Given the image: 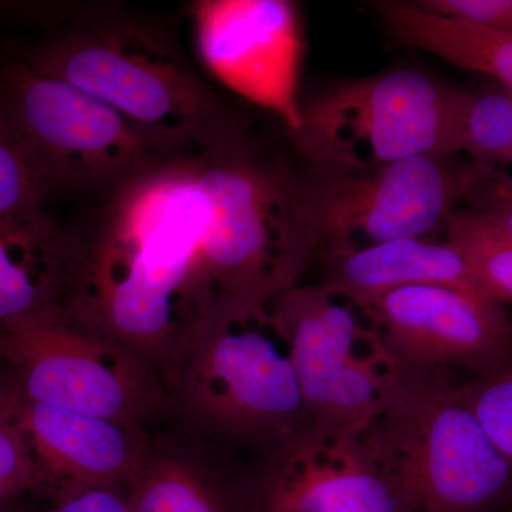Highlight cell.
<instances>
[{
  "label": "cell",
  "mask_w": 512,
  "mask_h": 512,
  "mask_svg": "<svg viewBox=\"0 0 512 512\" xmlns=\"http://www.w3.org/2000/svg\"><path fill=\"white\" fill-rule=\"evenodd\" d=\"M194 25L205 67L295 133L302 123L298 80L303 50L295 3L204 0L194 6Z\"/></svg>",
  "instance_id": "8fae6325"
},
{
  "label": "cell",
  "mask_w": 512,
  "mask_h": 512,
  "mask_svg": "<svg viewBox=\"0 0 512 512\" xmlns=\"http://www.w3.org/2000/svg\"><path fill=\"white\" fill-rule=\"evenodd\" d=\"M468 210L483 214L512 232V177L504 171L485 175L468 188L463 201Z\"/></svg>",
  "instance_id": "d4e9b609"
},
{
  "label": "cell",
  "mask_w": 512,
  "mask_h": 512,
  "mask_svg": "<svg viewBox=\"0 0 512 512\" xmlns=\"http://www.w3.org/2000/svg\"><path fill=\"white\" fill-rule=\"evenodd\" d=\"M481 429L512 467V359L488 375L461 386Z\"/></svg>",
  "instance_id": "44dd1931"
},
{
  "label": "cell",
  "mask_w": 512,
  "mask_h": 512,
  "mask_svg": "<svg viewBox=\"0 0 512 512\" xmlns=\"http://www.w3.org/2000/svg\"><path fill=\"white\" fill-rule=\"evenodd\" d=\"M202 210L201 254L218 292L268 306L298 286L318 241L298 175L232 131L191 161Z\"/></svg>",
  "instance_id": "3957f363"
},
{
  "label": "cell",
  "mask_w": 512,
  "mask_h": 512,
  "mask_svg": "<svg viewBox=\"0 0 512 512\" xmlns=\"http://www.w3.org/2000/svg\"><path fill=\"white\" fill-rule=\"evenodd\" d=\"M191 161L156 163L121 183L67 308L163 377L214 293L201 254Z\"/></svg>",
  "instance_id": "6da1fadb"
},
{
  "label": "cell",
  "mask_w": 512,
  "mask_h": 512,
  "mask_svg": "<svg viewBox=\"0 0 512 512\" xmlns=\"http://www.w3.org/2000/svg\"><path fill=\"white\" fill-rule=\"evenodd\" d=\"M470 94L413 69L345 80L302 104L293 147L316 171H365L406 158L454 156L461 153Z\"/></svg>",
  "instance_id": "8992f818"
},
{
  "label": "cell",
  "mask_w": 512,
  "mask_h": 512,
  "mask_svg": "<svg viewBox=\"0 0 512 512\" xmlns=\"http://www.w3.org/2000/svg\"><path fill=\"white\" fill-rule=\"evenodd\" d=\"M484 170L512 164V89L500 86L471 93L461 130V153Z\"/></svg>",
  "instance_id": "ffe728a7"
},
{
  "label": "cell",
  "mask_w": 512,
  "mask_h": 512,
  "mask_svg": "<svg viewBox=\"0 0 512 512\" xmlns=\"http://www.w3.org/2000/svg\"><path fill=\"white\" fill-rule=\"evenodd\" d=\"M177 426L265 461L306 426L291 349L268 306L215 292L164 376Z\"/></svg>",
  "instance_id": "7a4b0ae2"
},
{
  "label": "cell",
  "mask_w": 512,
  "mask_h": 512,
  "mask_svg": "<svg viewBox=\"0 0 512 512\" xmlns=\"http://www.w3.org/2000/svg\"><path fill=\"white\" fill-rule=\"evenodd\" d=\"M390 35L400 45L431 55L512 89V35L470 20L434 15L409 2L372 3Z\"/></svg>",
  "instance_id": "ac0fdd59"
},
{
  "label": "cell",
  "mask_w": 512,
  "mask_h": 512,
  "mask_svg": "<svg viewBox=\"0 0 512 512\" xmlns=\"http://www.w3.org/2000/svg\"><path fill=\"white\" fill-rule=\"evenodd\" d=\"M0 92L43 194L127 181L163 154L137 127L28 62L0 70Z\"/></svg>",
  "instance_id": "ba28073f"
},
{
  "label": "cell",
  "mask_w": 512,
  "mask_h": 512,
  "mask_svg": "<svg viewBox=\"0 0 512 512\" xmlns=\"http://www.w3.org/2000/svg\"><path fill=\"white\" fill-rule=\"evenodd\" d=\"M43 198L0 92V215L39 210Z\"/></svg>",
  "instance_id": "7402d4cb"
},
{
  "label": "cell",
  "mask_w": 512,
  "mask_h": 512,
  "mask_svg": "<svg viewBox=\"0 0 512 512\" xmlns=\"http://www.w3.org/2000/svg\"><path fill=\"white\" fill-rule=\"evenodd\" d=\"M326 259L322 285L357 306L416 285L454 286L485 295L466 256L447 239H393Z\"/></svg>",
  "instance_id": "e0dca14e"
},
{
  "label": "cell",
  "mask_w": 512,
  "mask_h": 512,
  "mask_svg": "<svg viewBox=\"0 0 512 512\" xmlns=\"http://www.w3.org/2000/svg\"><path fill=\"white\" fill-rule=\"evenodd\" d=\"M444 229L447 241L466 256L485 295L512 302V232L466 207L451 212Z\"/></svg>",
  "instance_id": "d6986e66"
},
{
  "label": "cell",
  "mask_w": 512,
  "mask_h": 512,
  "mask_svg": "<svg viewBox=\"0 0 512 512\" xmlns=\"http://www.w3.org/2000/svg\"><path fill=\"white\" fill-rule=\"evenodd\" d=\"M0 365L30 402L147 430L170 417L157 370L66 306L0 325Z\"/></svg>",
  "instance_id": "52a82bcc"
},
{
  "label": "cell",
  "mask_w": 512,
  "mask_h": 512,
  "mask_svg": "<svg viewBox=\"0 0 512 512\" xmlns=\"http://www.w3.org/2000/svg\"><path fill=\"white\" fill-rule=\"evenodd\" d=\"M409 3L434 15L470 20L512 35V0H416Z\"/></svg>",
  "instance_id": "cb8c5ba5"
},
{
  "label": "cell",
  "mask_w": 512,
  "mask_h": 512,
  "mask_svg": "<svg viewBox=\"0 0 512 512\" xmlns=\"http://www.w3.org/2000/svg\"><path fill=\"white\" fill-rule=\"evenodd\" d=\"M28 63L106 104L163 153L205 150L239 127L173 40L151 26L113 22L67 33Z\"/></svg>",
  "instance_id": "5b68a950"
},
{
  "label": "cell",
  "mask_w": 512,
  "mask_h": 512,
  "mask_svg": "<svg viewBox=\"0 0 512 512\" xmlns=\"http://www.w3.org/2000/svg\"><path fill=\"white\" fill-rule=\"evenodd\" d=\"M19 397L12 376L0 365V424L12 423Z\"/></svg>",
  "instance_id": "4316f807"
},
{
  "label": "cell",
  "mask_w": 512,
  "mask_h": 512,
  "mask_svg": "<svg viewBox=\"0 0 512 512\" xmlns=\"http://www.w3.org/2000/svg\"><path fill=\"white\" fill-rule=\"evenodd\" d=\"M264 473L265 512H402L362 433L306 424Z\"/></svg>",
  "instance_id": "5bb4252c"
},
{
  "label": "cell",
  "mask_w": 512,
  "mask_h": 512,
  "mask_svg": "<svg viewBox=\"0 0 512 512\" xmlns=\"http://www.w3.org/2000/svg\"><path fill=\"white\" fill-rule=\"evenodd\" d=\"M126 488L134 512H265L264 461L180 426L148 433Z\"/></svg>",
  "instance_id": "4fadbf2b"
},
{
  "label": "cell",
  "mask_w": 512,
  "mask_h": 512,
  "mask_svg": "<svg viewBox=\"0 0 512 512\" xmlns=\"http://www.w3.org/2000/svg\"><path fill=\"white\" fill-rule=\"evenodd\" d=\"M49 512H134L126 487L100 485L50 500Z\"/></svg>",
  "instance_id": "484cf974"
},
{
  "label": "cell",
  "mask_w": 512,
  "mask_h": 512,
  "mask_svg": "<svg viewBox=\"0 0 512 512\" xmlns=\"http://www.w3.org/2000/svg\"><path fill=\"white\" fill-rule=\"evenodd\" d=\"M453 156H420L365 171L309 170L303 212L325 256L446 228L468 188L494 173Z\"/></svg>",
  "instance_id": "9c48e42d"
},
{
  "label": "cell",
  "mask_w": 512,
  "mask_h": 512,
  "mask_svg": "<svg viewBox=\"0 0 512 512\" xmlns=\"http://www.w3.org/2000/svg\"><path fill=\"white\" fill-rule=\"evenodd\" d=\"M291 349L306 424L362 433L379 412L396 360L365 312L322 284L268 305Z\"/></svg>",
  "instance_id": "30bf717a"
},
{
  "label": "cell",
  "mask_w": 512,
  "mask_h": 512,
  "mask_svg": "<svg viewBox=\"0 0 512 512\" xmlns=\"http://www.w3.org/2000/svg\"><path fill=\"white\" fill-rule=\"evenodd\" d=\"M394 360L417 369L466 367L488 375L512 359L503 303L447 285H416L359 306Z\"/></svg>",
  "instance_id": "7c38bea8"
},
{
  "label": "cell",
  "mask_w": 512,
  "mask_h": 512,
  "mask_svg": "<svg viewBox=\"0 0 512 512\" xmlns=\"http://www.w3.org/2000/svg\"><path fill=\"white\" fill-rule=\"evenodd\" d=\"M26 495L42 497V481L22 431L0 424V512H13Z\"/></svg>",
  "instance_id": "603a6c76"
},
{
  "label": "cell",
  "mask_w": 512,
  "mask_h": 512,
  "mask_svg": "<svg viewBox=\"0 0 512 512\" xmlns=\"http://www.w3.org/2000/svg\"><path fill=\"white\" fill-rule=\"evenodd\" d=\"M83 254L42 208L0 215V325L67 306Z\"/></svg>",
  "instance_id": "2e32d148"
},
{
  "label": "cell",
  "mask_w": 512,
  "mask_h": 512,
  "mask_svg": "<svg viewBox=\"0 0 512 512\" xmlns=\"http://www.w3.org/2000/svg\"><path fill=\"white\" fill-rule=\"evenodd\" d=\"M12 423L28 441L49 500L100 485L127 487L150 433L22 397Z\"/></svg>",
  "instance_id": "9a60e30c"
},
{
  "label": "cell",
  "mask_w": 512,
  "mask_h": 512,
  "mask_svg": "<svg viewBox=\"0 0 512 512\" xmlns=\"http://www.w3.org/2000/svg\"><path fill=\"white\" fill-rule=\"evenodd\" d=\"M363 440L402 512H494L512 467L443 369L394 365Z\"/></svg>",
  "instance_id": "277c9868"
}]
</instances>
